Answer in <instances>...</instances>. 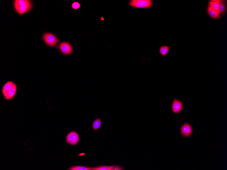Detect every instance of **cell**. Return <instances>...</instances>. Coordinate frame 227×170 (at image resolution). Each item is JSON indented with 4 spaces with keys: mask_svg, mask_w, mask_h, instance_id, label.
Listing matches in <instances>:
<instances>
[{
    "mask_svg": "<svg viewBox=\"0 0 227 170\" xmlns=\"http://www.w3.org/2000/svg\"><path fill=\"white\" fill-rule=\"evenodd\" d=\"M129 5L131 7L138 8H147L152 5V1L151 0H132L130 1Z\"/></svg>",
    "mask_w": 227,
    "mask_h": 170,
    "instance_id": "obj_2",
    "label": "cell"
},
{
    "mask_svg": "<svg viewBox=\"0 0 227 170\" xmlns=\"http://www.w3.org/2000/svg\"><path fill=\"white\" fill-rule=\"evenodd\" d=\"M219 12L220 15H223L226 11V6L224 1H221L219 4Z\"/></svg>",
    "mask_w": 227,
    "mask_h": 170,
    "instance_id": "obj_16",
    "label": "cell"
},
{
    "mask_svg": "<svg viewBox=\"0 0 227 170\" xmlns=\"http://www.w3.org/2000/svg\"><path fill=\"white\" fill-rule=\"evenodd\" d=\"M79 140V137L78 134L75 131L70 132L66 136V142L71 145H76L78 143Z\"/></svg>",
    "mask_w": 227,
    "mask_h": 170,
    "instance_id": "obj_4",
    "label": "cell"
},
{
    "mask_svg": "<svg viewBox=\"0 0 227 170\" xmlns=\"http://www.w3.org/2000/svg\"><path fill=\"white\" fill-rule=\"evenodd\" d=\"M183 107L182 101L174 98L171 105L172 112L174 113H179L181 112Z\"/></svg>",
    "mask_w": 227,
    "mask_h": 170,
    "instance_id": "obj_5",
    "label": "cell"
},
{
    "mask_svg": "<svg viewBox=\"0 0 227 170\" xmlns=\"http://www.w3.org/2000/svg\"><path fill=\"white\" fill-rule=\"evenodd\" d=\"M80 7V5L78 2H74L72 5V7L73 9H78Z\"/></svg>",
    "mask_w": 227,
    "mask_h": 170,
    "instance_id": "obj_17",
    "label": "cell"
},
{
    "mask_svg": "<svg viewBox=\"0 0 227 170\" xmlns=\"http://www.w3.org/2000/svg\"><path fill=\"white\" fill-rule=\"evenodd\" d=\"M207 11L208 14L212 18L215 19H218L220 18V15L214 11L211 8L208 7Z\"/></svg>",
    "mask_w": 227,
    "mask_h": 170,
    "instance_id": "obj_11",
    "label": "cell"
},
{
    "mask_svg": "<svg viewBox=\"0 0 227 170\" xmlns=\"http://www.w3.org/2000/svg\"><path fill=\"white\" fill-rule=\"evenodd\" d=\"M92 168L82 166H76L71 167L69 169L70 170H91Z\"/></svg>",
    "mask_w": 227,
    "mask_h": 170,
    "instance_id": "obj_15",
    "label": "cell"
},
{
    "mask_svg": "<svg viewBox=\"0 0 227 170\" xmlns=\"http://www.w3.org/2000/svg\"><path fill=\"white\" fill-rule=\"evenodd\" d=\"M60 49L61 52L63 54L66 55H69L72 53L73 48L70 44L67 42H63L61 43Z\"/></svg>",
    "mask_w": 227,
    "mask_h": 170,
    "instance_id": "obj_6",
    "label": "cell"
},
{
    "mask_svg": "<svg viewBox=\"0 0 227 170\" xmlns=\"http://www.w3.org/2000/svg\"><path fill=\"white\" fill-rule=\"evenodd\" d=\"M180 132L183 136L185 137H188L192 133V126L188 123L184 124L181 127Z\"/></svg>",
    "mask_w": 227,
    "mask_h": 170,
    "instance_id": "obj_7",
    "label": "cell"
},
{
    "mask_svg": "<svg viewBox=\"0 0 227 170\" xmlns=\"http://www.w3.org/2000/svg\"><path fill=\"white\" fill-rule=\"evenodd\" d=\"M170 49L169 46H161L159 50V53L163 56H166L168 53Z\"/></svg>",
    "mask_w": 227,
    "mask_h": 170,
    "instance_id": "obj_12",
    "label": "cell"
},
{
    "mask_svg": "<svg viewBox=\"0 0 227 170\" xmlns=\"http://www.w3.org/2000/svg\"><path fill=\"white\" fill-rule=\"evenodd\" d=\"M102 125V120L99 118L97 119L92 124V128L94 130H97L100 129Z\"/></svg>",
    "mask_w": 227,
    "mask_h": 170,
    "instance_id": "obj_14",
    "label": "cell"
},
{
    "mask_svg": "<svg viewBox=\"0 0 227 170\" xmlns=\"http://www.w3.org/2000/svg\"><path fill=\"white\" fill-rule=\"evenodd\" d=\"M13 83V81H9L6 83L4 85L2 89V93L5 98L7 97L10 90L12 89Z\"/></svg>",
    "mask_w": 227,
    "mask_h": 170,
    "instance_id": "obj_8",
    "label": "cell"
},
{
    "mask_svg": "<svg viewBox=\"0 0 227 170\" xmlns=\"http://www.w3.org/2000/svg\"><path fill=\"white\" fill-rule=\"evenodd\" d=\"M115 166H100L97 167L92 168L91 170H113Z\"/></svg>",
    "mask_w": 227,
    "mask_h": 170,
    "instance_id": "obj_13",
    "label": "cell"
},
{
    "mask_svg": "<svg viewBox=\"0 0 227 170\" xmlns=\"http://www.w3.org/2000/svg\"><path fill=\"white\" fill-rule=\"evenodd\" d=\"M14 6L16 11L22 14L31 9L32 4V2L28 0H16L14 1Z\"/></svg>",
    "mask_w": 227,
    "mask_h": 170,
    "instance_id": "obj_1",
    "label": "cell"
},
{
    "mask_svg": "<svg viewBox=\"0 0 227 170\" xmlns=\"http://www.w3.org/2000/svg\"><path fill=\"white\" fill-rule=\"evenodd\" d=\"M221 1H220V0H215V1L212 0V1H210L209 2V6L220 14L219 8Z\"/></svg>",
    "mask_w": 227,
    "mask_h": 170,
    "instance_id": "obj_9",
    "label": "cell"
},
{
    "mask_svg": "<svg viewBox=\"0 0 227 170\" xmlns=\"http://www.w3.org/2000/svg\"><path fill=\"white\" fill-rule=\"evenodd\" d=\"M43 38L45 43L50 46H55L58 42V39L55 35L51 33H45L43 35Z\"/></svg>",
    "mask_w": 227,
    "mask_h": 170,
    "instance_id": "obj_3",
    "label": "cell"
},
{
    "mask_svg": "<svg viewBox=\"0 0 227 170\" xmlns=\"http://www.w3.org/2000/svg\"><path fill=\"white\" fill-rule=\"evenodd\" d=\"M17 89V88L16 85L15 83H14L12 89L9 91L8 96L5 98V99L7 100H9L13 98L16 95Z\"/></svg>",
    "mask_w": 227,
    "mask_h": 170,
    "instance_id": "obj_10",
    "label": "cell"
}]
</instances>
